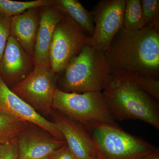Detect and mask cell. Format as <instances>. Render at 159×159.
Returning <instances> with one entry per match:
<instances>
[{
  "label": "cell",
  "instance_id": "cb8c5ba5",
  "mask_svg": "<svg viewBox=\"0 0 159 159\" xmlns=\"http://www.w3.org/2000/svg\"><path fill=\"white\" fill-rule=\"evenodd\" d=\"M139 159H159V150L158 148L147 156Z\"/></svg>",
  "mask_w": 159,
  "mask_h": 159
},
{
  "label": "cell",
  "instance_id": "3957f363",
  "mask_svg": "<svg viewBox=\"0 0 159 159\" xmlns=\"http://www.w3.org/2000/svg\"><path fill=\"white\" fill-rule=\"evenodd\" d=\"M61 90L82 93L101 92L109 76L105 53L86 45L62 73Z\"/></svg>",
  "mask_w": 159,
  "mask_h": 159
},
{
  "label": "cell",
  "instance_id": "e0dca14e",
  "mask_svg": "<svg viewBox=\"0 0 159 159\" xmlns=\"http://www.w3.org/2000/svg\"><path fill=\"white\" fill-rule=\"evenodd\" d=\"M123 27L130 31H138L146 27L141 0H125Z\"/></svg>",
  "mask_w": 159,
  "mask_h": 159
},
{
  "label": "cell",
  "instance_id": "7a4b0ae2",
  "mask_svg": "<svg viewBox=\"0 0 159 159\" xmlns=\"http://www.w3.org/2000/svg\"><path fill=\"white\" fill-rule=\"evenodd\" d=\"M102 90V96L115 119L141 120L159 129L158 104L139 88L133 76L109 75Z\"/></svg>",
  "mask_w": 159,
  "mask_h": 159
},
{
  "label": "cell",
  "instance_id": "9a60e30c",
  "mask_svg": "<svg viewBox=\"0 0 159 159\" xmlns=\"http://www.w3.org/2000/svg\"><path fill=\"white\" fill-rule=\"evenodd\" d=\"M53 5L74 20L89 37L94 33V24L91 11L77 0H54Z\"/></svg>",
  "mask_w": 159,
  "mask_h": 159
},
{
  "label": "cell",
  "instance_id": "7402d4cb",
  "mask_svg": "<svg viewBox=\"0 0 159 159\" xmlns=\"http://www.w3.org/2000/svg\"><path fill=\"white\" fill-rule=\"evenodd\" d=\"M0 159H18L16 139L0 145Z\"/></svg>",
  "mask_w": 159,
  "mask_h": 159
},
{
  "label": "cell",
  "instance_id": "ac0fdd59",
  "mask_svg": "<svg viewBox=\"0 0 159 159\" xmlns=\"http://www.w3.org/2000/svg\"><path fill=\"white\" fill-rule=\"evenodd\" d=\"M29 124L25 121L0 115V145L17 139L29 128Z\"/></svg>",
  "mask_w": 159,
  "mask_h": 159
},
{
  "label": "cell",
  "instance_id": "30bf717a",
  "mask_svg": "<svg viewBox=\"0 0 159 159\" xmlns=\"http://www.w3.org/2000/svg\"><path fill=\"white\" fill-rule=\"evenodd\" d=\"M54 113V123L78 159H101L98 146L85 125L63 114Z\"/></svg>",
  "mask_w": 159,
  "mask_h": 159
},
{
  "label": "cell",
  "instance_id": "8992f818",
  "mask_svg": "<svg viewBox=\"0 0 159 159\" xmlns=\"http://www.w3.org/2000/svg\"><path fill=\"white\" fill-rule=\"evenodd\" d=\"M89 38L74 20L63 13L54 29L50 48L52 71L58 75L62 73L71 60L88 44Z\"/></svg>",
  "mask_w": 159,
  "mask_h": 159
},
{
  "label": "cell",
  "instance_id": "8fae6325",
  "mask_svg": "<svg viewBox=\"0 0 159 159\" xmlns=\"http://www.w3.org/2000/svg\"><path fill=\"white\" fill-rule=\"evenodd\" d=\"M34 68L33 57L10 35L0 60V76L11 89L25 79Z\"/></svg>",
  "mask_w": 159,
  "mask_h": 159
},
{
  "label": "cell",
  "instance_id": "9c48e42d",
  "mask_svg": "<svg viewBox=\"0 0 159 159\" xmlns=\"http://www.w3.org/2000/svg\"><path fill=\"white\" fill-rule=\"evenodd\" d=\"M0 115L32 123L58 140L64 138L54 122L49 121L20 98L0 76Z\"/></svg>",
  "mask_w": 159,
  "mask_h": 159
},
{
  "label": "cell",
  "instance_id": "ffe728a7",
  "mask_svg": "<svg viewBox=\"0 0 159 159\" xmlns=\"http://www.w3.org/2000/svg\"><path fill=\"white\" fill-rule=\"evenodd\" d=\"M139 88L157 100L159 99V80L150 76L143 75L133 76Z\"/></svg>",
  "mask_w": 159,
  "mask_h": 159
},
{
  "label": "cell",
  "instance_id": "5bb4252c",
  "mask_svg": "<svg viewBox=\"0 0 159 159\" xmlns=\"http://www.w3.org/2000/svg\"><path fill=\"white\" fill-rule=\"evenodd\" d=\"M40 20V8H32L11 18L10 35L33 57Z\"/></svg>",
  "mask_w": 159,
  "mask_h": 159
},
{
  "label": "cell",
  "instance_id": "52a82bcc",
  "mask_svg": "<svg viewBox=\"0 0 159 159\" xmlns=\"http://www.w3.org/2000/svg\"><path fill=\"white\" fill-rule=\"evenodd\" d=\"M59 75L45 66L34 67L33 71L11 90L38 111L52 113V104Z\"/></svg>",
  "mask_w": 159,
  "mask_h": 159
},
{
  "label": "cell",
  "instance_id": "2e32d148",
  "mask_svg": "<svg viewBox=\"0 0 159 159\" xmlns=\"http://www.w3.org/2000/svg\"><path fill=\"white\" fill-rule=\"evenodd\" d=\"M54 0H34L29 2H16L0 0V14L12 17L32 8L53 6Z\"/></svg>",
  "mask_w": 159,
  "mask_h": 159
},
{
  "label": "cell",
  "instance_id": "5b68a950",
  "mask_svg": "<svg viewBox=\"0 0 159 159\" xmlns=\"http://www.w3.org/2000/svg\"><path fill=\"white\" fill-rule=\"evenodd\" d=\"M87 128L98 146L101 159H139L157 148L115 123L96 124Z\"/></svg>",
  "mask_w": 159,
  "mask_h": 159
},
{
  "label": "cell",
  "instance_id": "603a6c76",
  "mask_svg": "<svg viewBox=\"0 0 159 159\" xmlns=\"http://www.w3.org/2000/svg\"><path fill=\"white\" fill-rule=\"evenodd\" d=\"M52 159H78L66 144L51 155Z\"/></svg>",
  "mask_w": 159,
  "mask_h": 159
},
{
  "label": "cell",
  "instance_id": "ba28073f",
  "mask_svg": "<svg viewBox=\"0 0 159 159\" xmlns=\"http://www.w3.org/2000/svg\"><path fill=\"white\" fill-rule=\"evenodd\" d=\"M125 0H102L91 11L94 24L93 34L88 44L105 53L114 37L123 27Z\"/></svg>",
  "mask_w": 159,
  "mask_h": 159
},
{
  "label": "cell",
  "instance_id": "6da1fadb",
  "mask_svg": "<svg viewBox=\"0 0 159 159\" xmlns=\"http://www.w3.org/2000/svg\"><path fill=\"white\" fill-rule=\"evenodd\" d=\"M105 55L110 75H143L158 79L159 28L130 31L122 27Z\"/></svg>",
  "mask_w": 159,
  "mask_h": 159
},
{
  "label": "cell",
  "instance_id": "44dd1931",
  "mask_svg": "<svg viewBox=\"0 0 159 159\" xmlns=\"http://www.w3.org/2000/svg\"><path fill=\"white\" fill-rule=\"evenodd\" d=\"M11 18L0 14V60L10 36Z\"/></svg>",
  "mask_w": 159,
  "mask_h": 159
},
{
  "label": "cell",
  "instance_id": "d4e9b609",
  "mask_svg": "<svg viewBox=\"0 0 159 159\" xmlns=\"http://www.w3.org/2000/svg\"><path fill=\"white\" fill-rule=\"evenodd\" d=\"M42 159H52V157L51 156L47 157L44 158Z\"/></svg>",
  "mask_w": 159,
  "mask_h": 159
},
{
  "label": "cell",
  "instance_id": "4fadbf2b",
  "mask_svg": "<svg viewBox=\"0 0 159 159\" xmlns=\"http://www.w3.org/2000/svg\"><path fill=\"white\" fill-rule=\"evenodd\" d=\"M62 14V11L54 5L40 8V20L33 56L34 67L41 66L51 68V44L55 27Z\"/></svg>",
  "mask_w": 159,
  "mask_h": 159
},
{
  "label": "cell",
  "instance_id": "277c9868",
  "mask_svg": "<svg viewBox=\"0 0 159 159\" xmlns=\"http://www.w3.org/2000/svg\"><path fill=\"white\" fill-rule=\"evenodd\" d=\"M52 108L87 127L96 124L115 123L101 92L66 93L57 88Z\"/></svg>",
  "mask_w": 159,
  "mask_h": 159
},
{
  "label": "cell",
  "instance_id": "d6986e66",
  "mask_svg": "<svg viewBox=\"0 0 159 159\" xmlns=\"http://www.w3.org/2000/svg\"><path fill=\"white\" fill-rule=\"evenodd\" d=\"M141 2L146 27L159 28V0H142Z\"/></svg>",
  "mask_w": 159,
  "mask_h": 159
},
{
  "label": "cell",
  "instance_id": "7c38bea8",
  "mask_svg": "<svg viewBox=\"0 0 159 159\" xmlns=\"http://www.w3.org/2000/svg\"><path fill=\"white\" fill-rule=\"evenodd\" d=\"M16 139L18 159H42L51 156L55 151L66 144L48 133L28 129Z\"/></svg>",
  "mask_w": 159,
  "mask_h": 159
}]
</instances>
